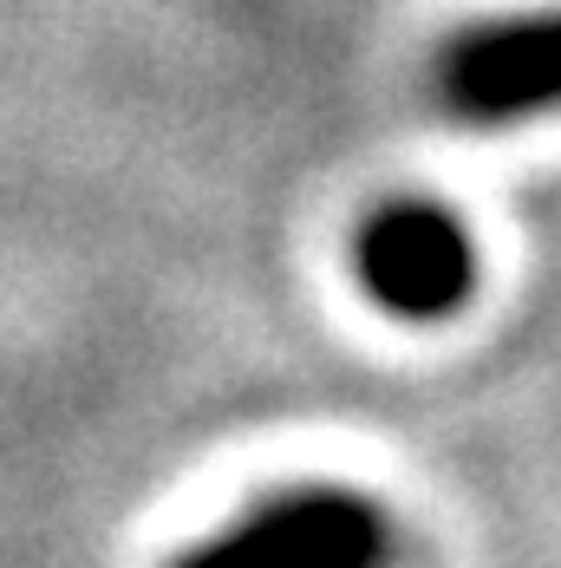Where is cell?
<instances>
[{
	"mask_svg": "<svg viewBox=\"0 0 561 568\" xmlns=\"http://www.w3.org/2000/svg\"><path fill=\"white\" fill-rule=\"evenodd\" d=\"M359 282L373 287V301H386L392 314L431 321V314H450L470 294L477 248L445 210L398 203V210H379L366 223V235H359Z\"/></svg>",
	"mask_w": 561,
	"mask_h": 568,
	"instance_id": "cell-3",
	"label": "cell"
},
{
	"mask_svg": "<svg viewBox=\"0 0 561 568\" xmlns=\"http://www.w3.org/2000/svg\"><path fill=\"white\" fill-rule=\"evenodd\" d=\"M438 85H445L450 112L483 118V124L561 105V7L450 40Z\"/></svg>",
	"mask_w": 561,
	"mask_h": 568,
	"instance_id": "cell-2",
	"label": "cell"
},
{
	"mask_svg": "<svg viewBox=\"0 0 561 568\" xmlns=\"http://www.w3.org/2000/svg\"><path fill=\"white\" fill-rule=\"evenodd\" d=\"M392 523L353 490H287L196 542L176 568H386Z\"/></svg>",
	"mask_w": 561,
	"mask_h": 568,
	"instance_id": "cell-1",
	"label": "cell"
}]
</instances>
